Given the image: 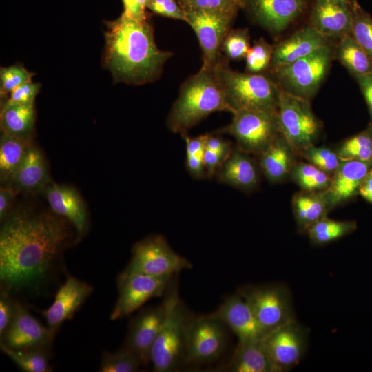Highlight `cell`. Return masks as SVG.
<instances>
[{
  "instance_id": "52",
  "label": "cell",
  "mask_w": 372,
  "mask_h": 372,
  "mask_svg": "<svg viewBox=\"0 0 372 372\" xmlns=\"http://www.w3.org/2000/svg\"><path fill=\"white\" fill-rule=\"evenodd\" d=\"M206 148L229 156L234 147L230 141L218 135L209 134L206 142Z\"/></svg>"
},
{
  "instance_id": "30",
  "label": "cell",
  "mask_w": 372,
  "mask_h": 372,
  "mask_svg": "<svg viewBox=\"0 0 372 372\" xmlns=\"http://www.w3.org/2000/svg\"><path fill=\"white\" fill-rule=\"evenodd\" d=\"M334 57L355 78L372 73V59L352 34L339 39L334 48Z\"/></svg>"
},
{
  "instance_id": "19",
  "label": "cell",
  "mask_w": 372,
  "mask_h": 372,
  "mask_svg": "<svg viewBox=\"0 0 372 372\" xmlns=\"http://www.w3.org/2000/svg\"><path fill=\"white\" fill-rule=\"evenodd\" d=\"M372 168V162L358 160L341 161L332 176L329 187L324 191L329 211L353 198Z\"/></svg>"
},
{
  "instance_id": "7",
  "label": "cell",
  "mask_w": 372,
  "mask_h": 372,
  "mask_svg": "<svg viewBox=\"0 0 372 372\" xmlns=\"http://www.w3.org/2000/svg\"><path fill=\"white\" fill-rule=\"evenodd\" d=\"M278 118L280 134L298 157L304 149L316 145L322 134L323 125L309 99L281 90Z\"/></svg>"
},
{
  "instance_id": "32",
  "label": "cell",
  "mask_w": 372,
  "mask_h": 372,
  "mask_svg": "<svg viewBox=\"0 0 372 372\" xmlns=\"http://www.w3.org/2000/svg\"><path fill=\"white\" fill-rule=\"evenodd\" d=\"M357 223L353 220H337L327 216L311 225L306 231L311 242L324 245L335 242L353 232Z\"/></svg>"
},
{
  "instance_id": "10",
  "label": "cell",
  "mask_w": 372,
  "mask_h": 372,
  "mask_svg": "<svg viewBox=\"0 0 372 372\" xmlns=\"http://www.w3.org/2000/svg\"><path fill=\"white\" fill-rule=\"evenodd\" d=\"M192 264L175 252L165 238L153 235L136 242L125 273H138L153 276H174Z\"/></svg>"
},
{
  "instance_id": "6",
  "label": "cell",
  "mask_w": 372,
  "mask_h": 372,
  "mask_svg": "<svg viewBox=\"0 0 372 372\" xmlns=\"http://www.w3.org/2000/svg\"><path fill=\"white\" fill-rule=\"evenodd\" d=\"M334 48L331 43L272 71L280 90L309 100L313 98L331 68Z\"/></svg>"
},
{
  "instance_id": "20",
  "label": "cell",
  "mask_w": 372,
  "mask_h": 372,
  "mask_svg": "<svg viewBox=\"0 0 372 372\" xmlns=\"http://www.w3.org/2000/svg\"><path fill=\"white\" fill-rule=\"evenodd\" d=\"M329 44L330 39L311 25L300 28L273 46L269 68L273 71L286 66Z\"/></svg>"
},
{
  "instance_id": "15",
  "label": "cell",
  "mask_w": 372,
  "mask_h": 372,
  "mask_svg": "<svg viewBox=\"0 0 372 372\" xmlns=\"http://www.w3.org/2000/svg\"><path fill=\"white\" fill-rule=\"evenodd\" d=\"M213 313L237 336L238 342H260L267 335L248 303L237 292L227 296Z\"/></svg>"
},
{
  "instance_id": "28",
  "label": "cell",
  "mask_w": 372,
  "mask_h": 372,
  "mask_svg": "<svg viewBox=\"0 0 372 372\" xmlns=\"http://www.w3.org/2000/svg\"><path fill=\"white\" fill-rule=\"evenodd\" d=\"M34 103L3 105L0 121L2 133L32 141L35 129Z\"/></svg>"
},
{
  "instance_id": "51",
  "label": "cell",
  "mask_w": 372,
  "mask_h": 372,
  "mask_svg": "<svg viewBox=\"0 0 372 372\" xmlns=\"http://www.w3.org/2000/svg\"><path fill=\"white\" fill-rule=\"evenodd\" d=\"M185 167L194 178L198 179L207 178L203 156L186 155Z\"/></svg>"
},
{
  "instance_id": "37",
  "label": "cell",
  "mask_w": 372,
  "mask_h": 372,
  "mask_svg": "<svg viewBox=\"0 0 372 372\" xmlns=\"http://www.w3.org/2000/svg\"><path fill=\"white\" fill-rule=\"evenodd\" d=\"M299 157L332 176L341 161L335 150L326 146L318 147L316 145L304 149L300 152Z\"/></svg>"
},
{
  "instance_id": "38",
  "label": "cell",
  "mask_w": 372,
  "mask_h": 372,
  "mask_svg": "<svg viewBox=\"0 0 372 372\" xmlns=\"http://www.w3.org/2000/svg\"><path fill=\"white\" fill-rule=\"evenodd\" d=\"M351 34L372 59V17L358 6H352Z\"/></svg>"
},
{
  "instance_id": "40",
  "label": "cell",
  "mask_w": 372,
  "mask_h": 372,
  "mask_svg": "<svg viewBox=\"0 0 372 372\" xmlns=\"http://www.w3.org/2000/svg\"><path fill=\"white\" fill-rule=\"evenodd\" d=\"M249 48L248 30L239 28L229 31L223 41L220 50L228 59L238 60L245 58Z\"/></svg>"
},
{
  "instance_id": "1",
  "label": "cell",
  "mask_w": 372,
  "mask_h": 372,
  "mask_svg": "<svg viewBox=\"0 0 372 372\" xmlns=\"http://www.w3.org/2000/svg\"><path fill=\"white\" fill-rule=\"evenodd\" d=\"M63 220L47 212L14 211L0 229V280L9 289L30 287L44 279L67 241Z\"/></svg>"
},
{
  "instance_id": "31",
  "label": "cell",
  "mask_w": 372,
  "mask_h": 372,
  "mask_svg": "<svg viewBox=\"0 0 372 372\" xmlns=\"http://www.w3.org/2000/svg\"><path fill=\"white\" fill-rule=\"evenodd\" d=\"M32 141H25L2 133L0 141V178L11 182Z\"/></svg>"
},
{
  "instance_id": "14",
  "label": "cell",
  "mask_w": 372,
  "mask_h": 372,
  "mask_svg": "<svg viewBox=\"0 0 372 372\" xmlns=\"http://www.w3.org/2000/svg\"><path fill=\"white\" fill-rule=\"evenodd\" d=\"M185 21L193 29L203 51V65L214 67L222 59L220 48L234 15L205 10H185Z\"/></svg>"
},
{
  "instance_id": "18",
  "label": "cell",
  "mask_w": 372,
  "mask_h": 372,
  "mask_svg": "<svg viewBox=\"0 0 372 372\" xmlns=\"http://www.w3.org/2000/svg\"><path fill=\"white\" fill-rule=\"evenodd\" d=\"M352 6L349 0H316L311 16V25L328 39H341L351 34Z\"/></svg>"
},
{
  "instance_id": "42",
  "label": "cell",
  "mask_w": 372,
  "mask_h": 372,
  "mask_svg": "<svg viewBox=\"0 0 372 372\" xmlns=\"http://www.w3.org/2000/svg\"><path fill=\"white\" fill-rule=\"evenodd\" d=\"M242 3V0H180V4L185 11L205 10L234 16Z\"/></svg>"
},
{
  "instance_id": "48",
  "label": "cell",
  "mask_w": 372,
  "mask_h": 372,
  "mask_svg": "<svg viewBox=\"0 0 372 372\" xmlns=\"http://www.w3.org/2000/svg\"><path fill=\"white\" fill-rule=\"evenodd\" d=\"M17 192L12 185L0 188V220L3 221L9 215L10 209Z\"/></svg>"
},
{
  "instance_id": "25",
  "label": "cell",
  "mask_w": 372,
  "mask_h": 372,
  "mask_svg": "<svg viewBox=\"0 0 372 372\" xmlns=\"http://www.w3.org/2000/svg\"><path fill=\"white\" fill-rule=\"evenodd\" d=\"M298 157L281 134L256 156L261 173L272 183L289 178Z\"/></svg>"
},
{
  "instance_id": "45",
  "label": "cell",
  "mask_w": 372,
  "mask_h": 372,
  "mask_svg": "<svg viewBox=\"0 0 372 372\" xmlns=\"http://www.w3.org/2000/svg\"><path fill=\"white\" fill-rule=\"evenodd\" d=\"M19 303L3 288L0 294V338L6 332L16 313Z\"/></svg>"
},
{
  "instance_id": "26",
  "label": "cell",
  "mask_w": 372,
  "mask_h": 372,
  "mask_svg": "<svg viewBox=\"0 0 372 372\" xmlns=\"http://www.w3.org/2000/svg\"><path fill=\"white\" fill-rule=\"evenodd\" d=\"M48 182V168L41 152L32 145L14 174L11 185L16 191L37 192L45 189Z\"/></svg>"
},
{
  "instance_id": "22",
  "label": "cell",
  "mask_w": 372,
  "mask_h": 372,
  "mask_svg": "<svg viewBox=\"0 0 372 372\" xmlns=\"http://www.w3.org/2000/svg\"><path fill=\"white\" fill-rule=\"evenodd\" d=\"M260 174L258 161L236 147L215 175L219 183L248 192L258 186Z\"/></svg>"
},
{
  "instance_id": "49",
  "label": "cell",
  "mask_w": 372,
  "mask_h": 372,
  "mask_svg": "<svg viewBox=\"0 0 372 372\" xmlns=\"http://www.w3.org/2000/svg\"><path fill=\"white\" fill-rule=\"evenodd\" d=\"M366 101L372 126V73L355 78Z\"/></svg>"
},
{
  "instance_id": "13",
  "label": "cell",
  "mask_w": 372,
  "mask_h": 372,
  "mask_svg": "<svg viewBox=\"0 0 372 372\" xmlns=\"http://www.w3.org/2000/svg\"><path fill=\"white\" fill-rule=\"evenodd\" d=\"M309 330L296 320L269 333L261 346L279 372L296 366L306 353Z\"/></svg>"
},
{
  "instance_id": "39",
  "label": "cell",
  "mask_w": 372,
  "mask_h": 372,
  "mask_svg": "<svg viewBox=\"0 0 372 372\" xmlns=\"http://www.w3.org/2000/svg\"><path fill=\"white\" fill-rule=\"evenodd\" d=\"M273 46L264 39H260L250 47L246 56V69L248 72L261 73L270 67Z\"/></svg>"
},
{
  "instance_id": "2",
  "label": "cell",
  "mask_w": 372,
  "mask_h": 372,
  "mask_svg": "<svg viewBox=\"0 0 372 372\" xmlns=\"http://www.w3.org/2000/svg\"><path fill=\"white\" fill-rule=\"evenodd\" d=\"M104 63L116 82L141 85L159 78L173 55L160 50L145 20L122 14L107 24Z\"/></svg>"
},
{
  "instance_id": "53",
  "label": "cell",
  "mask_w": 372,
  "mask_h": 372,
  "mask_svg": "<svg viewBox=\"0 0 372 372\" xmlns=\"http://www.w3.org/2000/svg\"><path fill=\"white\" fill-rule=\"evenodd\" d=\"M359 194L366 200L372 203V168L364 178L360 186Z\"/></svg>"
},
{
  "instance_id": "50",
  "label": "cell",
  "mask_w": 372,
  "mask_h": 372,
  "mask_svg": "<svg viewBox=\"0 0 372 372\" xmlns=\"http://www.w3.org/2000/svg\"><path fill=\"white\" fill-rule=\"evenodd\" d=\"M124 6L123 14L127 17L145 20V8H147L145 0H122Z\"/></svg>"
},
{
  "instance_id": "24",
  "label": "cell",
  "mask_w": 372,
  "mask_h": 372,
  "mask_svg": "<svg viewBox=\"0 0 372 372\" xmlns=\"http://www.w3.org/2000/svg\"><path fill=\"white\" fill-rule=\"evenodd\" d=\"M45 192L53 211L70 221L79 238L83 235L88 227L87 215L83 202L75 189L52 183L47 185Z\"/></svg>"
},
{
  "instance_id": "9",
  "label": "cell",
  "mask_w": 372,
  "mask_h": 372,
  "mask_svg": "<svg viewBox=\"0 0 372 372\" xmlns=\"http://www.w3.org/2000/svg\"><path fill=\"white\" fill-rule=\"evenodd\" d=\"M232 114L231 123L216 133L231 135L236 147L256 157L280 134L278 112L241 110Z\"/></svg>"
},
{
  "instance_id": "35",
  "label": "cell",
  "mask_w": 372,
  "mask_h": 372,
  "mask_svg": "<svg viewBox=\"0 0 372 372\" xmlns=\"http://www.w3.org/2000/svg\"><path fill=\"white\" fill-rule=\"evenodd\" d=\"M1 350L21 369L26 372L52 371L47 355L42 349L17 350L0 344Z\"/></svg>"
},
{
  "instance_id": "54",
  "label": "cell",
  "mask_w": 372,
  "mask_h": 372,
  "mask_svg": "<svg viewBox=\"0 0 372 372\" xmlns=\"http://www.w3.org/2000/svg\"><path fill=\"white\" fill-rule=\"evenodd\" d=\"M351 3H352V6H355L356 4H358V3L356 2V0H351Z\"/></svg>"
},
{
  "instance_id": "47",
  "label": "cell",
  "mask_w": 372,
  "mask_h": 372,
  "mask_svg": "<svg viewBox=\"0 0 372 372\" xmlns=\"http://www.w3.org/2000/svg\"><path fill=\"white\" fill-rule=\"evenodd\" d=\"M209 134L207 133L196 137H189L187 133L181 134L185 141L186 155L203 156Z\"/></svg>"
},
{
  "instance_id": "41",
  "label": "cell",
  "mask_w": 372,
  "mask_h": 372,
  "mask_svg": "<svg viewBox=\"0 0 372 372\" xmlns=\"http://www.w3.org/2000/svg\"><path fill=\"white\" fill-rule=\"evenodd\" d=\"M33 73L21 65L16 64L0 70V94L1 99H8L11 92L20 85L30 81Z\"/></svg>"
},
{
  "instance_id": "23",
  "label": "cell",
  "mask_w": 372,
  "mask_h": 372,
  "mask_svg": "<svg viewBox=\"0 0 372 372\" xmlns=\"http://www.w3.org/2000/svg\"><path fill=\"white\" fill-rule=\"evenodd\" d=\"M256 21L276 34L286 29L304 9L303 0H247Z\"/></svg>"
},
{
  "instance_id": "11",
  "label": "cell",
  "mask_w": 372,
  "mask_h": 372,
  "mask_svg": "<svg viewBox=\"0 0 372 372\" xmlns=\"http://www.w3.org/2000/svg\"><path fill=\"white\" fill-rule=\"evenodd\" d=\"M227 326L214 313L190 317L185 337V364L216 360L227 344Z\"/></svg>"
},
{
  "instance_id": "3",
  "label": "cell",
  "mask_w": 372,
  "mask_h": 372,
  "mask_svg": "<svg viewBox=\"0 0 372 372\" xmlns=\"http://www.w3.org/2000/svg\"><path fill=\"white\" fill-rule=\"evenodd\" d=\"M229 112L214 68L202 65L181 85L173 103L167 125L174 133L186 134L213 112Z\"/></svg>"
},
{
  "instance_id": "16",
  "label": "cell",
  "mask_w": 372,
  "mask_h": 372,
  "mask_svg": "<svg viewBox=\"0 0 372 372\" xmlns=\"http://www.w3.org/2000/svg\"><path fill=\"white\" fill-rule=\"evenodd\" d=\"M54 335L19 304L12 322L1 337V343L17 350L42 349L51 343Z\"/></svg>"
},
{
  "instance_id": "27",
  "label": "cell",
  "mask_w": 372,
  "mask_h": 372,
  "mask_svg": "<svg viewBox=\"0 0 372 372\" xmlns=\"http://www.w3.org/2000/svg\"><path fill=\"white\" fill-rule=\"evenodd\" d=\"M291 207L298 229L302 233L329 212L324 192L300 189L293 194Z\"/></svg>"
},
{
  "instance_id": "44",
  "label": "cell",
  "mask_w": 372,
  "mask_h": 372,
  "mask_svg": "<svg viewBox=\"0 0 372 372\" xmlns=\"http://www.w3.org/2000/svg\"><path fill=\"white\" fill-rule=\"evenodd\" d=\"M147 8L157 14L185 21V12L175 0H151Z\"/></svg>"
},
{
  "instance_id": "12",
  "label": "cell",
  "mask_w": 372,
  "mask_h": 372,
  "mask_svg": "<svg viewBox=\"0 0 372 372\" xmlns=\"http://www.w3.org/2000/svg\"><path fill=\"white\" fill-rule=\"evenodd\" d=\"M174 276L159 277L123 271L118 276V296L110 319L115 320L127 316L149 299L163 296Z\"/></svg>"
},
{
  "instance_id": "33",
  "label": "cell",
  "mask_w": 372,
  "mask_h": 372,
  "mask_svg": "<svg viewBox=\"0 0 372 372\" xmlns=\"http://www.w3.org/2000/svg\"><path fill=\"white\" fill-rule=\"evenodd\" d=\"M289 178L302 190L324 192L330 185L332 175L310 163L297 161Z\"/></svg>"
},
{
  "instance_id": "17",
  "label": "cell",
  "mask_w": 372,
  "mask_h": 372,
  "mask_svg": "<svg viewBox=\"0 0 372 372\" xmlns=\"http://www.w3.org/2000/svg\"><path fill=\"white\" fill-rule=\"evenodd\" d=\"M165 316L164 302L156 307L141 311L131 321L124 347L134 352L143 365L150 362L152 348Z\"/></svg>"
},
{
  "instance_id": "34",
  "label": "cell",
  "mask_w": 372,
  "mask_h": 372,
  "mask_svg": "<svg viewBox=\"0 0 372 372\" xmlns=\"http://www.w3.org/2000/svg\"><path fill=\"white\" fill-rule=\"evenodd\" d=\"M340 161L358 160L372 162V126L346 138L335 149Z\"/></svg>"
},
{
  "instance_id": "8",
  "label": "cell",
  "mask_w": 372,
  "mask_h": 372,
  "mask_svg": "<svg viewBox=\"0 0 372 372\" xmlns=\"http://www.w3.org/2000/svg\"><path fill=\"white\" fill-rule=\"evenodd\" d=\"M237 293L248 303L267 334L296 320L291 293L282 284L245 285Z\"/></svg>"
},
{
  "instance_id": "43",
  "label": "cell",
  "mask_w": 372,
  "mask_h": 372,
  "mask_svg": "<svg viewBox=\"0 0 372 372\" xmlns=\"http://www.w3.org/2000/svg\"><path fill=\"white\" fill-rule=\"evenodd\" d=\"M41 84L32 81L24 83L14 88L3 105L32 104L39 92Z\"/></svg>"
},
{
  "instance_id": "36",
  "label": "cell",
  "mask_w": 372,
  "mask_h": 372,
  "mask_svg": "<svg viewBox=\"0 0 372 372\" xmlns=\"http://www.w3.org/2000/svg\"><path fill=\"white\" fill-rule=\"evenodd\" d=\"M141 365H143L142 361L134 352L123 347L116 352L103 353L99 371L136 372Z\"/></svg>"
},
{
  "instance_id": "4",
  "label": "cell",
  "mask_w": 372,
  "mask_h": 372,
  "mask_svg": "<svg viewBox=\"0 0 372 372\" xmlns=\"http://www.w3.org/2000/svg\"><path fill=\"white\" fill-rule=\"evenodd\" d=\"M213 68L230 113L241 110L278 112L281 90L274 79L234 71L223 58Z\"/></svg>"
},
{
  "instance_id": "21",
  "label": "cell",
  "mask_w": 372,
  "mask_h": 372,
  "mask_svg": "<svg viewBox=\"0 0 372 372\" xmlns=\"http://www.w3.org/2000/svg\"><path fill=\"white\" fill-rule=\"evenodd\" d=\"M89 284L68 276L57 291L52 304L43 312L48 329L54 333L71 318L92 292Z\"/></svg>"
},
{
  "instance_id": "5",
  "label": "cell",
  "mask_w": 372,
  "mask_h": 372,
  "mask_svg": "<svg viewBox=\"0 0 372 372\" xmlns=\"http://www.w3.org/2000/svg\"><path fill=\"white\" fill-rule=\"evenodd\" d=\"M176 281L174 276L165 291V316L150 353L156 372L174 371L185 362L186 331L191 316L180 298Z\"/></svg>"
},
{
  "instance_id": "46",
  "label": "cell",
  "mask_w": 372,
  "mask_h": 372,
  "mask_svg": "<svg viewBox=\"0 0 372 372\" xmlns=\"http://www.w3.org/2000/svg\"><path fill=\"white\" fill-rule=\"evenodd\" d=\"M228 156L205 147L203 162L207 178L216 174L217 169Z\"/></svg>"
},
{
  "instance_id": "29",
  "label": "cell",
  "mask_w": 372,
  "mask_h": 372,
  "mask_svg": "<svg viewBox=\"0 0 372 372\" xmlns=\"http://www.w3.org/2000/svg\"><path fill=\"white\" fill-rule=\"evenodd\" d=\"M227 369L231 372H279L260 342H238Z\"/></svg>"
}]
</instances>
